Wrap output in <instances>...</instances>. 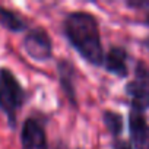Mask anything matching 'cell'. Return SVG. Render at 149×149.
Returning <instances> with one entry per match:
<instances>
[{
    "mask_svg": "<svg viewBox=\"0 0 149 149\" xmlns=\"http://www.w3.org/2000/svg\"><path fill=\"white\" fill-rule=\"evenodd\" d=\"M57 73L60 86L64 91L66 98L72 104V107H78L76 100V89H74V78H76V69L69 60H58L57 61Z\"/></svg>",
    "mask_w": 149,
    "mask_h": 149,
    "instance_id": "8",
    "label": "cell"
},
{
    "mask_svg": "<svg viewBox=\"0 0 149 149\" xmlns=\"http://www.w3.org/2000/svg\"><path fill=\"white\" fill-rule=\"evenodd\" d=\"M145 22H146V25H149V12H148V15H146V19H145Z\"/></svg>",
    "mask_w": 149,
    "mask_h": 149,
    "instance_id": "13",
    "label": "cell"
},
{
    "mask_svg": "<svg viewBox=\"0 0 149 149\" xmlns=\"http://www.w3.org/2000/svg\"><path fill=\"white\" fill-rule=\"evenodd\" d=\"M129 133L133 149H149V124L145 120L143 113L130 110Z\"/></svg>",
    "mask_w": 149,
    "mask_h": 149,
    "instance_id": "6",
    "label": "cell"
},
{
    "mask_svg": "<svg viewBox=\"0 0 149 149\" xmlns=\"http://www.w3.org/2000/svg\"><path fill=\"white\" fill-rule=\"evenodd\" d=\"M0 26L10 32H22L26 29L28 25L21 15L5 6H0Z\"/></svg>",
    "mask_w": 149,
    "mask_h": 149,
    "instance_id": "9",
    "label": "cell"
},
{
    "mask_svg": "<svg viewBox=\"0 0 149 149\" xmlns=\"http://www.w3.org/2000/svg\"><path fill=\"white\" fill-rule=\"evenodd\" d=\"M26 100V94L13 72L8 67L0 69V110L8 118L10 129L16 127L18 113Z\"/></svg>",
    "mask_w": 149,
    "mask_h": 149,
    "instance_id": "2",
    "label": "cell"
},
{
    "mask_svg": "<svg viewBox=\"0 0 149 149\" xmlns=\"http://www.w3.org/2000/svg\"><path fill=\"white\" fill-rule=\"evenodd\" d=\"M102 121L105 124V127L108 129V132L117 137L121 134L123 132V127H124V121H123V116L120 113H116V111H110V110H105L102 113Z\"/></svg>",
    "mask_w": 149,
    "mask_h": 149,
    "instance_id": "10",
    "label": "cell"
},
{
    "mask_svg": "<svg viewBox=\"0 0 149 149\" xmlns=\"http://www.w3.org/2000/svg\"><path fill=\"white\" fill-rule=\"evenodd\" d=\"M113 149H133V148H132V143H130V142H126V140H116Z\"/></svg>",
    "mask_w": 149,
    "mask_h": 149,
    "instance_id": "11",
    "label": "cell"
},
{
    "mask_svg": "<svg viewBox=\"0 0 149 149\" xmlns=\"http://www.w3.org/2000/svg\"><path fill=\"white\" fill-rule=\"evenodd\" d=\"M63 32L70 45L92 66L102 67L104 48L97 18L85 10L70 12L63 21Z\"/></svg>",
    "mask_w": 149,
    "mask_h": 149,
    "instance_id": "1",
    "label": "cell"
},
{
    "mask_svg": "<svg viewBox=\"0 0 149 149\" xmlns=\"http://www.w3.org/2000/svg\"><path fill=\"white\" fill-rule=\"evenodd\" d=\"M143 45H145L146 50H149V37H148L146 40H143Z\"/></svg>",
    "mask_w": 149,
    "mask_h": 149,
    "instance_id": "12",
    "label": "cell"
},
{
    "mask_svg": "<svg viewBox=\"0 0 149 149\" xmlns=\"http://www.w3.org/2000/svg\"><path fill=\"white\" fill-rule=\"evenodd\" d=\"M22 149H48V140L44 126L35 117H28L21 129Z\"/></svg>",
    "mask_w": 149,
    "mask_h": 149,
    "instance_id": "5",
    "label": "cell"
},
{
    "mask_svg": "<svg viewBox=\"0 0 149 149\" xmlns=\"http://www.w3.org/2000/svg\"><path fill=\"white\" fill-rule=\"evenodd\" d=\"M102 67L117 78H126L129 74V54L123 47L114 45L104 57Z\"/></svg>",
    "mask_w": 149,
    "mask_h": 149,
    "instance_id": "7",
    "label": "cell"
},
{
    "mask_svg": "<svg viewBox=\"0 0 149 149\" xmlns=\"http://www.w3.org/2000/svg\"><path fill=\"white\" fill-rule=\"evenodd\" d=\"M126 95L130 98L133 111L145 113L149 110V66L137 61L134 69V78L124 88Z\"/></svg>",
    "mask_w": 149,
    "mask_h": 149,
    "instance_id": "3",
    "label": "cell"
},
{
    "mask_svg": "<svg viewBox=\"0 0 149 149\" xmlns=\"http://www.w3.org/2000/svg\"><path fill=\"white\" fill-rule=\"evenodd\" d=\"M25 53L35 61H47L53 56V44L48 32L44 28H32L26 32L22 41Z\"/></svg>",
    "mask_w": 149,
    "mask_h": 149,
    "instance_id": "4",
    "label": "cell"
}]
</instances>
